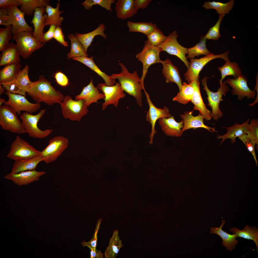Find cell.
Masks as SVG:
<instances>
[{
	"mask_svg": "<svg viewBox=\"0 0 258 258\" xmlns=\"http://www.w3.org/2000/svg\"><path fill=\"white\" fill-rule=\"evenodd\" d=\"M26 93L36 103L43 102L49 106L59 104L63 101L64 97L61 92L56 90L51 82L42 75L39 76L38 80L32 82Z\"/></svg>",
	"mask_w": 258,
	"mask_h": 258,
	"instance_id": "cell-1",
	"label": "cell"
},
{
	"mask_svg": "<svg viewBox=\"0 0 258 258\" xmlns=\"http://www.w3.org/2000/svg\"><path fill=\"white\" fill-rule=\"evenodd\" d=\"M118 64L121 67L122 71L118 74H112L111 76L115 79H117L122 88L125 92L133 96L140 107L142 106V90L145 91L144 86L141 83V78L137 71L130 73L125 66L122 63Z\"/></svg>",
	"mask_w": 258,
	"mask_h": 258,
	"instance_id": "cell-2",
	"label": "cell"
},
{
	"mask_svg": "<svg viewBox=\"0 0 258 258\" xmlns=\"http://www.w3.org/2000/svg\"><path fill=\"white\" fill-rule=\"evenodd\" d=\"M59 104L63 117L72 121H80L88 111L84 100H74L69 95L65 96L63 101Z\"/></svg>",
	"mask_w": 258,
	"mask_h": 258,
	"instance_id": "cell-3",
	"label": "cell"
},
{
	"mask_svg": "<svg viewBox=\"0 0 258 258\" xmlns=\"http://www.w3.org/2000/svg\"><path fill=\"white\" fill-rule=\"evenodd\" d=\"M45 109H42L35 115L24 112L20 115L22 125L26 133L30 137L40 139L44 138L52 133L53 131L52 129L43 130L38 127V123L45 114Z\"/></svg>",
	"mask_w": 258,
	"mask_h": 258,
	"instance_id": "cell-4",
	"label": "cell"
},
{
	"mask_svg": "<svg viewBox=\"0 0 258 258\" xmlns=\"http://www.w3.org/2000/svg\"><path fill=\"white\" fill-rule=\"evenodd\" d=\"M33 31H27L12 36V39L16 42L20 56L24 59L29 57L33 52L44 45L33 37Z\"/></svg>",
	"mask_w": 258,
	"mask_h": 258,
	"instance_id": "cell-5",
	"label": "cell"
},
{
	"mask_svg": "<svg viewBox=\"0 0 258 258\" xmlns=\"http://www.w3.org/2000/svg\"><path fill=\"white\" fill-rule=\"evenodd\" d=\"M208 78L206 76L202 80L203 89L205 91L207 95L208 105L212 109L211 115L214 120H217L222 118L223 115L219 108L220 102L224 101L222 98L230 91L229 86L226 85L225 81L222 82L220 87L216 92H212L208 88L207 85V80Z\"/></svg>",
	"mask_w": 258,
	"mask_h": 258,
	"instance_id": "cell-6",
	"label": "cell"
},
{
	"mask_svg": "<svg viewBox=\"0 0 258 258\" xmlns=\"http://www.w3.org/2000/svg\"><path fill=\"white\" fill-rule=\"evenodd\" d=\"M41 152L17 135L11 145L7 157L14 161L26 160L39 156Z\"/></svg>",
	"mask_w": 258,
	"mask_h": 258,
	"instance_id": "cell-7",
	"label": "cell"
},
{
	"mask_svg": "<svg viewBox=\"0 0 258 258\" xmlns=\"http://www.w3.org/2000/svg\"><path fill=\"white\" fill-rule=\"evenodd\" d=\"M16 112L10 106H0V125L4 130L19 134L26 133Z\"/></svg>",
	"mask_w": 258,
	"mask_h": 258,
	"instance_id": "cell-8",
	"label": "cell"
},
{
	"mask_svg": "<svg viewBox=\"0 0 258 258\" xmlns=\"http://www.w3.org/2000/svg\"><path fill=\"white\" fill-rule=\"evenodd\" d=\"M161 51L157 46L152 45L147 40L145 41L142 50L136 55L138 61L142 64V74L141 79L143 86H144V81L149 67L154 64L160 63L161 60L159 54Z\"/></svg>",
	"mask_w": 258,
	"mask_h": 258,
	"instance_id": "cell-9",
	"label": "cell"
},
{
	"mask_svg": "<svg viewBox=\"0 0 258 258\" xmlns=\"http://www.w3.org/2000/svg\"><path fill=\"white\" fill-rule=\"evenodd\" d=\"M48 145L42 151L40 156L46 164L55 161L68 147L69 141L62 136H57L50 139Z\"/></svg>",
	"mask_w": 258,
	"mask_h": 258,
	"instance_id": "cell-10",
	"label": "cell"
},
{
	"mask_svg": "<svg viewBox=\"0 0 258 258\" xmlns=\"http://www.w3.org/2000/svg\"><path fill=\"white\" fill-rule=\"evenodd\" d=\"M229 53V51L217 55H214L212 53L199 59H190L189 68L184 74L185 80L189 84L194 80H199V73L206 64L212 60L217 58L223 59L226 62L229 60L228 58Z\"/></svg>",
	"mask_w": 258,
	"mask_h": 258,
	"instance_id": "cell-11",
	"label": "cell"
},
{
	"mask_svg": "<svg viewBox=\"0 0 258 258\" xmlns=\"http://www.w3.org/2000/svg\"><path fill=\"white\" fill-rule=\"evenodd\" d=\"M5 94L8 97V100L3 104L10 106L19 115L21 112H28L32 114L38 111L41 107L40 103H32L22 95L13 94L6 91Z\"/></svg>",
	"mask_w": 258,
	"mask_h": 258,
	"instance_id": "cell-12",
	"label": "cell"
},
{
	"mask_svg": "<svg viewBox=\"0 0 258 258\" xmlns=\"http://www.w3.org/2000/svg\"><path fill=\"white\" fill-rule=\"evenodd\" d=\"M178 36L176 31H174L167 36L166 40L158 45L161 51L166 52L168 54L175 55L179 58L187 67L189 68L190 63L187 60L185 55L187 54V48L180 45L177 42Z\"/></svg>",
	"mask_w": 258,
	"mask_h": 258,
	"instance_id": "cell-13",
	"label": "cell"
},
{
	"mask_svg": "<svg viewBox=\"0 0 258 258\" xmlns=\"http://www.w3.org/2000/svg\"><path fill=\"white\" fill-rule=\"evenodd\" d=\"M97 86L99 90L104 95V101L102 104V110H104L108 106L111 104L117 107L119 100L125 97L126 94L119 82L112 86H108L105 83H101L98 84Z\"/></svg>",
	"mask_w": 258,
	"mask_h": 258,
	"instance_id": "cell-14",
	"label": "cell"
},
{
	"mask_svg": "<svg viewBox=\"0 0 258 258\" xmlns=\"http://www.w3.org/2000/svg\"><path fill=\"white\" fill-rule=\"evenodd\" d=\"M225 81L232 88V94L236 95L238 100L241 101L245 97L248 99L255 98L256 91L249 87L247 80L244 75H242L235 79L228 78Z\"/></svg>",
	"mask_w": 258,
	"mask_h": 258,
	"instance_id": "cell-15",
	"label": "cell"
},
{
	"mask_svg": "<svg viewBox=\"0 0 258 258\" xmlns=\"http://www.w3.org/2000/svg\"><path fill=\"white\" fill-rule=\"evenodd\" d=\"M144 92L146 97V101L149 106V109L147 112L146 120L151 125V131L150 135L149 141V144H151L153 143L154 136L156 132L155 129L156 121L161 118H169L171 116V115L167 107L164 106L163 109L156 107L150 100L148 94L146 91Z\"/></svg>",
	"mask_w": 258,
	"mask_h": 258,
	"instance_id": "cell-16",
	"label": "cell"
},
{
	"mask_svg": "<svg viewBox=\"0 0 258 258\" xmlns=\"http://www.w3.org/2000/svg\"><path fill=\"white\" fill-rule=\"evenodd\" d=\"M45 173L44 171L38 172L34 170L16 173L10 172L5 176L4 177L11 181L15 184L21 186L27 185L38 180L40 177Z\"/></svg>",
	"mask_w": 258,
	"mask_h": 258,
	"instance_id": "cell-17",
	"label": "cell"
},
{
	"mask_svg": "<svg viewBox=\"0 0 258 258\" xmlns=\"http://www.w3.org/2000/svg\"><path fill=\"white\" fill-rule=\"evenodd\" d=\"M6 9L12 22L13 35L22 32L33 31V28L28 25L25 20V14L17 7L11 6Z\"/></svg>",
	"mask_w": 258,
	"mask_h": 258,
	"instance_id": "cell-18",
	"label": "cell"
},
{
	"mask_svg": "<svg viewBox=\"0 0 258 258\" xmlns=\"http://www.w3.org/2000/svg\"><path fill=\"white\" fill-rule=\"evenodd\" d=\"M194 111L185 112L184 114H180L181 118L183 119L184 126L182 129V132L185 130L190 129H194L199 128H203L207 129L210 132L216 131L214 128L209 127L204 123V117L199 113L196 116L192 115Z\"/></svg>",
	"mask_w": 258,
	"mask_h": 258,
	"instance_id": "cell-19",
	"label": "cell"
},
{
	"mask_svg": "<svg viewBox=\"0 0 258 258\" xmlns=\"http://www.w3.org/2000/svg\"><path fill=\"white\" fill-rule=\"evenodd\" d=\"M158 124L162 130L168 136L179 137L183 132L181 129L183 127V120L177 122L173 116L169 118H162L158 119Z\"/></svg>",
	"mask_w": 258,
	"mask_h": 258,
	"instance_id": "cell-20",
	"label": "cell"
},
{
	"mask_svg": "<svg viewBox=\"0 0 258 258\" xmlns=\"http://www.w3.org/2000/svg\"><path fill=\"white\" fill-rule=\"evenodd\" d=\"M99 90L97 86H95L91 79L89 83L84 87L81 93L75 96V99L84 100L87 107L93 103H98V100L105 98L104 94L101 93Z\"/></svg>",
	"mask_w": 258,
	"mask_h": 258,
	"instance_id": "cell-21",
	"label": "cell"
},
{
	"mask_svg": "<svg viewBox=\"0 0 258 258\" xmlns=\"http://www.w3.org/2000/svg\"><path fill=\"white\" fill-rule=\"evenodd\" d=\"M45 8H37L33 13V18L31 23L33 24L34 27L33 37L40 42L44 44L43 39V30L45 26V21L47 16L45 13Z\"/></svg>",
	"mask_w": 258,
	"mask_h": 258,
	"instance_id": "cell-22",
	"label": "cell"
},
{
	"mask_svg": "<svg viewBox=\"0 0 258 258\" xmlns=\"http://www.w3.org/2000/svg\"><path fill=\"white\" fill-rule=\"evenodd\" d=\"M191 83L194 89L191 101L194 106L193 110L199 111V113L204 117L205 120H210L212 118L211 113L206 107L202 98L200 92L199 81L194 80Z\"/></svg>",
	"mask_w": 258,
	"mask_h": 258,
	"instance_id": "cell-23",
	"label": "cell"
},
{
	"mask_svg": "<svg viewBox=\"0 0 258 258\" xmlns=\"http://www.w3.org/2000/svg\"><path fill=\"white\" fill-rule=\"evenodd\" d=\"M250 120V119L248 118L245 121L241 124L236 122L233 125L228 127H222L226 128L227 131L225 134L223 135H218L217 136L218 139H222L220 145L226 139H228L231 140L232 143H235L236 142V138L237 137L243 134H247Z\"/></svg>",
	"mask_w": 258,
	"mask_h": 258,
	"instance_id": "cell-24",
	"label": "cell"
},
{
	"mask_svg": "<svg viewBox=\"0 0 258 258\" xmlns=\"http://www.w3.org/2000/svg\"><path fill=\"white\" fill-rule=\"evenodd\" d=\"M160 63L163 65L162 72L166 82L175 83L178 86L180 91L183 84L178 68L168 59L164 61L161 60Z\"/></svg>",
	"mask_w": 258,
	"mask_h": 258,
	"instance_id": "cell-25",
	"label": "cell"
},
{
	"mask_svg": "<svg viewBox=\"0 0 258 258\" xmlns=\"http://www.w3.org/2000/svg\"><path fill=\"white\" fill-rule=\"evenodd\" d=\"M115 9L117 17L123 20L133 17L138 12L135 0H118Z\"/></svg>",
	"mask_w": 258,
	"mask_h": 258,
	"instance_id": "cell-26",
	"label": "cell"
},
{
	"mask_svg": "<svg viewBox=\"0 0 258 258\" xmlns=\"http://www.w3.org/2000/svg\"><path fill=\"white\" fill-rule=\"evenodd\" d=\"M226 223L225 220L222 219L221 224L218 227H210V233L217 234L222 239L221 244L226 247V250L231 251L235 249L238 242L235 234H230L224 231L222 228Z\"/></svg>",
	"mask_w": 258,
	"mask_h": 258,
	"instance_id": "cell-27",
	"label": "cell"
},
{
	"mask_svg": "<svg viewBox=\"0 0 258 258\" xmlns=\"http://www.w3.org/2000/svg\"><path fill=\"white\" fill-rule=\"evenodd\" d=\"M1 52L0 58V66L20 62V54L17 46L11 42Z\"/></svg>",
	"mask_w": 258,
	"mask_h": 258,
	"instance_id": "cell-28",
	"label": "cell"
},
{
	"mask_svg": "<svg viewBox=\"0 0 258 258\" xmlns=\"http://www.w3.org/2000/svg\"><path fill=\"white\" fill-rule=\"evenodd\" d=\"M93 58V57L91 56L90 57L86 56L77 57L72 59L82 63L96 73L102 78L107 85L112 86L114 85L116 83L115 80L111 76H109L102 71L95 63Z\"/></svg>",
	"mask_w": 258,
	"mask_h": 258,
	"instance_id": "cell-29",
	"label": "cell"
},
{
	"mask_svg": "<svg viewBox=\"0 0 258 258\" xmlns=\"http://www.w3.org/2000/svg\"><path fill=\"white\" fill-rule=\"evenodd\" d=\"M105 28L104 24L101 23L96 29L89 32L83 34L77 32L75 35L81 43L85 51L87 53L88 48L91 45L95 36L100 35L105 39H107V35L104 33Z\"/></svg>",
	"mask_w": 258,
	"mask_h": 258,
	"instance_id": "cell-30",
	"label": "cell"
},
{
	"mask_svg": "<svg viewBox=\"0 0 258 258\" xmlns=\"http://www.w3.org/2000/svg\"><path fill=\"white\" fill-rule=\"evenodd\" d=\"M42 159L40 155L31 159L16 160L13 164L11 173H16L28 170H35Z\"/></svg>",
	"mask_w": 258,
	"mask_h": 258,
	"instance_id": "cell-31",
	"label": "cell"
},
{
	"mask_svg": "<svg viewBox=\"0 0 258 258\" xmlns=\"http://www.w3.org/2000/svg\"><path fill=\"white\" fill-rule=\"evenodd\" d=\"M20 62L5 65L0 70V83L10 82L16 79L21 70Z\"/></svg>",
	"mask_w": 258,
	"mask_h": 258,
	"instance_id": "cell-32",
	"label": "cell"
},
{
	"mask_svg": "<svg viewBox=\"0 0 258 258\" xmlns=\"http://www.w3.org/2000/svg\"><path fill=\"white\" fill-rule=\"evenodd\" d=\"M60 3L59 1L57 3L55 8L53 7L48 5L45 7V12L47 16L45 21V26L54 24L56 26H60L64 20V18L60 16V14L63 13V11L59 10Z\"/></svg>",
	"mask_w": 258,
	"mask_h": 258,
	"instance_id": "cell-33",
	"label": "cell"
},
{
	"mask_svg": "<svg viewBox=\"0 0 258 258\" xmlns=\"http://www.w3.org/2000/svg\"><path fill=\"white\" fill-rule=\"evenodd\" d=\"M229 231L235 234L237 237H239L253 241L256 245L258 251V229L255 226L247 225L242 230H240L235 227H232Z\"/></svg>",
	"mask_w": 258,
	"mask_h": 258,
	"instance_id": "cell-34",
	"label": "cell"
},
{
	"mask_svg": "<svg viewBox=\"0 0 258 258\" xmlns=\"http://www.w3.org/2000/svg\"><path fill=\"white\" fill-rule=\"evenodd\" d=\"M123 246L118 235V231L115 230L109 239L108 246L104 253L105 258H115L120 248Z\"/></svg>",
	"mask_w": 258,
	"mask_h": 258,
	"instance_id": "cell-35",
	"label": "cell"
},
{
	"mask_svg": "<svg viewBox=\"0 0 258 258\" xmlns=\"http://www.w3.org/2000/svg\"><path fill=\"white\" fill-rule=\"evenodd\" d=\"M21 4L20 10L25 15L31 16L37 8L45 7L49 5V0H18Z\"/></svg>",
	"mask_w": 258,
	"mask_h": 258,
	"instance_id": "cell-36",
	"label": "cell"
},
{
	"mask_svg": "<svg viewBox=\"0 0 258 258\" xmlns=\"http://www.w3.org/2000/svg\"><path fill=\"white\" fill-rule=\"evenodd\" d=\"M221 74L219 82L221 85L223 80L226 76L231 75L233 79H236L242 75V71L238 64L235 62H231L230 60L226 62L224 65L218 68Z\"/></svg>",
	"mask_w": 258,
	"mask_h": 258,
	"instance_id": "cell-37",
	"label": "cell"
},
{
	"mask_svg": "<svg viewBox=\"0 0 258 258\" xmlns=\"http://www.w3.org/2000/svg\"><path fill=\"white\" fill-rule=\"evenodd\" d=\"M68 38L70 41L71 47L70 50L67 54L68 59L81 56L87 57V53L75 35L70 34L68 35Z\"/></svg>",
	"mask_w": 258,
	"mask_h": 258,
	"instance_id": "cell-38",
	"label": "cell"
},
{
	"mask_svg": "<svg viewBox=\"0 0 258 258\" xmlns=\"http://www.w3.org/2000/svg\"><path fill=\"white\" fill-rule=\"evenodd\" d=\"M127 25L129 32H140L147 36L158 28L156 24L148 22H134L128 21Z\"/></svg>",
	"mask_w": 258,
	"mask_h": 258,
	"instance_id": "cell-39",
	"label": "cell"
},
{
	"mask_svg": "<svg viewBox=\"0 0 258 258\" xmlns=\"http://www.w3.org/2000/svg\"><path fill=\"white\" fill-rule=\"evenodd\" d=\"M206 39L204 36H201L199 42L194 46L187 48L188 55L187 59H193L195 56L204 55L206 56L210 55L212 53L210 52L206 47Z\"/></svg>",
	"mask_w": 258,
	"mask_h": 258,
	"instance_id": "cell-40",
	"label": "cell"
},
{
	"mask_svg": "<svg viewBox=\"0 0 258 258\" xmlns=\"http://www.w3.org/2000/svg\"><path fill=\"white\" fill-rule=\"evenodd\" d=\"M194 91V87L191 83L188 84L183 82L181 91L172 100L182 104H186L191 101Z\"/></svg>",
	"mask_w": 258,
	"mask_h": 258,
	"instance_id": "cell-41",
	"label": "cell"
},
{
	"mask_svg": "<svg viewBox=\"0 0 258 258\" xmlns=\"http://www.w3.org/2000/svg\"><path fill=\"white\" fill-rule=\"evenodd\" d=\"M234 1L231 0L228 2L223 3L213 1L212 2L206 1L202 7L206 9H214L216 10L219 14H228L232 9Z\"/></svg>",
	"mask_w": 258,
	"mask_h": 258,
	"instance_id": "cell-42",
	"label": "cell"
},
{
	"mask_svg": "<svg viewBox=\"0 0 258 258\" xmlns=\"http://www.w3.org/2000/svg\"><path fill=\"white\" fill-rule=\"evenodd\" d=\"M29 66L26 64L20 71L16 80L25 90L26 92L30 88L32 83L30 80L28 75Z\"/></svg>",
	"mask_w": 258,
	"mask_h": 258,
	"instance_id": "cell-43",
	"label": "cell"
},
{
	"mask_svg": "<svg viewBox=\"0 0 258 258\" xmlns=\"http://www.w3.org/2000/svg\"><path fill=\"white\" fill-rule=\"evenodd\" d=\"M115 1L114 0H86L81 4L87 10L90 9L94 5H98L112 12L111 5Z\"/></svg>",
	"mask_w": 258,
	"mask_h": 258,
	"instance_id": "cell-44",
	"label": "cell"
},
{
	"mask_svg": "<svg viewBox=\"0 0 258 258\" xmlns=\"http://www.w3.org/2000/svg\"><path fill=\"white\" fill-rule=\"evenodd\" d=\"M6 91L10 93L26 96L25 89L18 82L16 79L9 82L0 83Z\"/></svg>",
	"mask_w": 258,
	"mask_h": 258,
	"instance_id": "cell-45",
	"label": "cell"
},
{
	"mask_svg": "<svg viewBox=\"0 0 258 258\" xmlns=\"http://www.w3.org/2000/svg\"><path fill=\"white\" fill-rule=\"evenodd\" d=\"M12 26L11 25L5 28H0V51H1L10 43L9 41L12 38Z\"/></svg>",
	"mask_w": 258,
	"mask_h": 258,
	"instance_id": "cell-46",
	"label": "cell"
},
{
	"mask_svg": "<svg viewBox=\"0 0 258 258\" xmlns=\"http://www.w3.org/2000/svg\"><path fill=\"white\" fill-rule=\"evenodd\" d=\"M148 41L152 45L157 46L164 41L167 36L158 28L150 33L147 36Z\"/></svg>",
	"mask_w": 258,
	"mask_h": 258,
	"instance_id": "cell-47",
	"label": "cell"
},
{
	"mask_svg": "<svg viewBox=\"0 0 258 258\" xmlns=\"http://www.w3.org/2000/svg\"><path fill=\"white\" fill-rule=\"evenodd\" d=\"M225 16L224 14L219 15L218 20L216 23L213 27L209 28L207 32L204 36L206 39H212L215 41L218 39L221 36L220 33V24Z\"/></svg>",
	"mask_w": 258,
	"mask_h": 258,
	"instance_id": "cell-48",
	"label": "cell"
},
{
	"mask_svg": "<svg viewBox=\"0 0 258 258\" xmlns=\"http://www.w3.org/2000/svg\"><path fill=\"white\" fill-rule=\"evenodd\" d=\"M239 138L245 145L249 151L251 153L258 166V162L255 150L256 143L253 139L247 134L242 135L238 137Z\"/></svg>",
	"mask_w": 258,
	"mask_h": 258,
	"instance_id": "cell-49",
	"label": "cell"
},
{
	"mask_svg": "<svg viewBox=\"0 0 258 258\" xmlns=\"http://www.w3.org/2000/svg\"><path fill=\"white\" fill-rule=\"evenodd\" d=\"M247 134L253 139L258 148V120L257 119H253L251 120Z\"/></svg>",
	"mask_w": 258,
	"mask_h": 258,
	"instance_id": "cell-50",
	"label": "cell"
},
{
	"mask_svg": "<svg viewBox=\"0 0 258 258\" xmlns=\"http://www.w3.org/2000/svg\"><path fill=\"white\" fill-rule=\"evenodd\" d=\"M102 220V219H100L98 220L95 229V232L92 239L88 242L83 241L81 242V244L83 247H87L90 249L94 250L96 249L97 240V233Z\"/></svg>",
	"mask_w": 258,
	"mask_h": 258,
	"instance_id": "cell-51",
	"label": "cell"
},
{
	"mask_svg": "<svg viewBox=\"0 0 258 258\" xmlns=\"http://www.w3.org/2000/svg\"><path fill=\"white\" fill-rule=\"evenodd\" d=\"M64 38L61 27L60 26H56L53 38L64 46L67 47L69 45L68 44L65 40Z\"/></svg>",
	"mask_w": 258,
	"mask_h": 258,
	"instance_id": "cell-52",
	"label": "cell"
},
{
	"mask_svg": "<svg viewBox=\"0 0 258 258\" xmlns=\"http://www.w3.org/2000/svg\"><path fill=\"white\" fill-rule=\"evenodd\" d=\"M54 78L57 84L61 86L66 87L69 84V81L68 78L61 71L56 73L54 75Z\"/></svg>",
	"mask_w": 258,
	"mask_h": 258,
	"instance_id": "cell-53",
	"label": "cell"
},
{
	"mask_svg": "<svg viewBox=\"0 0 258 258\" xmlns=\"http://www.w3.org/2000/svg\"><path fill=\"white\" fill-rule=\"evenodd\" d=\"M18 0H0V8H7L11 6L21 5Z\"/></svg>",
	"mask_w": 258,
	"mask_h": 258,
	"instance_id": "cell-54",
	"label": "cell"
},
{
	"mask_svg": "<svg viewBox=\"0 0 258 258\" xmlns=\"http://www.w3.org/2000/svg\"><path fill=\"white\" fill-rule=\"evenodd\" d=\"M56 27L55 25H50L48 31L44 33L43 39L45 44L53 38Z\"/></svg>",
	"mask_w": 258,
	"mask_h": 258,
	"instance_id": "cell-55",
	"label": "cell"
},
{
	"mask_svg": "<svg viewBox=\"0 0 258 258\" xmlns=\"http://www.w3.org/2000/svg\"><path fill=\"white\" fill-rule=\"evenodd\" d=\"M151 0H135V5L136 9H144L146 8Z\"/></svg>",
	"mask_w": 258,
	"mask_h": 258,
	"instance_id": "cell-56",
	"label": "cell"
},
{
	"mask_svg": "<svg viewBox=\"0 0 258 258\" xmlns=\"http://www.w3.org/2000/svg\"><path fill=\"white\" fill-rule=\"evenodd\" d=\"M12 24L11 19L9 15L0 16V25L7 27L12 25Z\"/></svg>",
	"mask_w": 258,
	"mask_h": 258,
	"instance_id": "cell-57",
	"label": "cell"
},
{
	"mask_svg": "<svg viewBox=\"0 0 258 258\" xmlns=\"http://www.w3.org/2000/svg\"><path fill=\"white\" fill-rule=\"evenodd\" d=\"M90 257L91 258H103L104 253H102L101 250H98L96 249H90Z\"/></svg>",
	"mask_w": 258,
	"mask_h": 258,
	"instance_id": "cell-58",
	"label": "cell"
},
{
	"mask_svg": "<svg viewBox=\"0 0 258 258\" xmlns=\"http://www.w3.org/2000/svg\"><path fill=\"white\" fill-rule=\"evenodd\" d=\"M258 79L256 80V83L255 86L254 90H256L257 91V94L255 100L252 103H249V106L250 107H253L256 103L258 102Z\"/></svg>",
	"mask_w": 258,
	"mask_h": 258,
	"instance_id": "cell-59",
	"label": "cell"
},
{
	"mask_svg": "<svg viewBox=\"0 0 258 258\" xmlns=\"http://www.w3.org/2000/svg\"><path fill=\"white\" fill-rule=\"evenodd\" d=\"M8 15V12L6 8H0V16Z\"/></svg>",
	"mask_w": 258,
	"mask_h": 258,
	"instance_id": "cell-60",
	"label": "cell"
},
{
	"mask_svg": "<svg viewBox=\"0 0 258 258\" xmlns=\"http://www.w3.org/2000/svg\"><path fill=\"white\" fill-rule=\"evenodd\" d=\"M5 89L1 85H0V95H1L5 92Z\"/></svg>",
	"mask_w": 258,
	"mask_h": 258,
	"instance_id": "cell-61",
	"label": "cell"
},
{
	"mask_svg": "<svg viewBox=\"0 0 258 258\" xmlns=\"http://www.w3.org/2000/svg\"><path fill=\"white\" fill-rule=\"evenodd\" d=\"M6 101L3 98H2L1 97L0 98V106L2 105V104L3 103H4Z\"/></svg>",
	"mask_w": 258,
	"mask_h": 258,
	"instance_id": "cell-62",
	"label": "cell"
}]
</instances>
